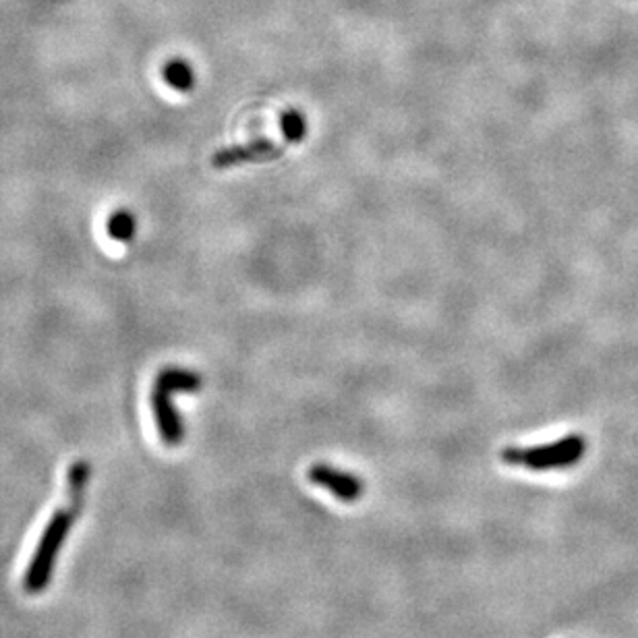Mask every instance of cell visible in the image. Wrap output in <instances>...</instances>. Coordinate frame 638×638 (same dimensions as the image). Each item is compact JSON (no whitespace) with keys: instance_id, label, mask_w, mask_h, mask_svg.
I'll return each instance as SVG.
<instances>
[{"instance_id":"obj_1","label":"cell","mask_w":638,"mask_h":638,"mask_svg":"<svg viewBox=\"0 0 638 638\" xmlns=\"http://www.w3.org/2000/svg\"><path fill=\"white\" fill-rule=\"evenodd\" d=\"M587 452V440L583 435L572 433L566 438L531 448H504L502 460L512 464V467H525L529 471H554V469H568L576 462L583 460Z\"/></svg>"},{"instance_id":"obj_7","label":"cell","mask_w":638,"mask_h":638,"mask_svg":"<svg viewBox=\"0 0 638 638\" xmlns=\"http://www.w3.org/2000/svg\"><path fill=\"white\" fill-rule=\"evenodd\" d=\"M162 77L172 87V90H177V92H191L193 85H195V73H193L191 65L181 61V58L168 61L162 69Z\"/></svg>"},{"instance_id":"obj_10","label":"cell","mask_w":638,"mask_h":638,"mask_svg":"<svg viewBox=\"0 0 638 638\" xmlns=\"http://www.w3.org/2000/svg\"><path fill=\"white\" fill-rule=\"evenodd\" d=\"M90 475H92V469L90 464L79 460L75 464H71L69 469V493H71V500H81L83 498V491H85V485L87 481H90Z\"/></svg>"},{"instance_id":"obj_4","label":"cell","mask_w":638,"mask_h":638,"mask_svg":"<svg viewBox=\"0 0 638 638\" xmlns=\"http://www.w3.org/2000/svg\"><path fill=\"white\" fill-rule=\"evenodd\" d=\"M309 479L311 483L328 489L332 496H336L340 502H346V504L357 502L363 496V489H365L363 481L357 475L338 471L324 462L313 464V467L309 469Z\"/></svg>"},{"instance_id":"obj_6","label":"cell","mask_w":638,"mask_h":638,"mask_svg":"<svg viewBox=\"0 0 638 638\" xmlns=\"http://www.w3.org/2000/svg\"><path fill=\"white\" fill-rule=\"evenodd\" d=\"M156 380L174 392H197L201 388L199 373L183 367H166L158 373Z\"/></svg>"},{"instance_id":"obj_5","label":"cell","mask_w":638,"mask_h":638,"mask_svg":"<svg viewBox=\"0 0 638 638\" xmlns=\"http://www.w3.org/2000/svg\"><path fill=\"white\" fill-rule=\"evenodd\" d=\"M284 154L282 148H278L276 143L268 139H255L243 145H232V148L220 150L212 158V166L218 170L232 168L239 164H249V162H270L276 160Z\"/></svg>"},{"instance_id":"obj_9","label":"cell","mask_w":638,"mask_h":638,"mask_svg":"<svg viewBox=\"0 0 638 638\" xmlns=\"http://www.w3.org/2000/svg\"><path fill=\"white\" fill-rule=\"evenodd\" d=\"M135 228H137V222L129 210H116L108 218V235L114 241H121V243L131 241L135 235Z\"/></svg>"},{"instance_id":"obj_3","label":"cell","mask_w":638,"mask_h":638,"mask_svg":"<svg viewBox=\"0 0 638 638\" xmlns=\"http://www.w3.org/2000/svg\"><path fill=\"white\" fill-rule=\"evenodd\" d=\"M177 394L172 388L164 386L162 382H154V390H152V411H154V419L160 431V438L168 444V446H177L183 442L185 438V427L181 421V415L177 411V406L172 402V396Z\"/></svg>"},{"instance_id":"obj_2","label":"cell","mask_w":638,"mask_h":638,"mask_svg":"<svg viewBox=\"0 0 638 638\" xmlns=\"http://www.w3.org/2000/svg\"><path fill=\"white\" fill-rule=\"evenodd\" d=\"M73 522H75V510H58L52 514L25 574V589L29 593H40L48 587L54 562L58 554H61V547L73 527Z\"/></svg>"},{"instance_id":"obj_8","label":"cell","mask_w":638,"mask_h":638,"mask_svg":"<svg viewBox=\"0 0 638 638\" xmlns=\"http://www.w3.org/2000/svg\"><path fill=\"white\" fill-rule=\"evenodd\" d=\"M280 129L288 143H301L307 135V119L295 108L284 110L280 116Z\"/></svg>"}]
</instances>
